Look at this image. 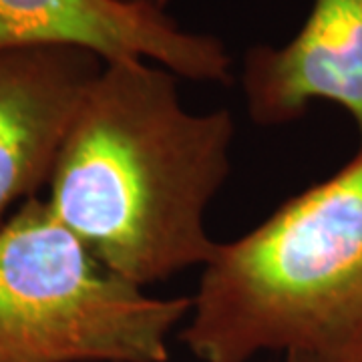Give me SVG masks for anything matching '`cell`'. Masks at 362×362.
Listing matches in <instances>:
<instances>
[{
    "label": "cell",
    "mask_w": 362,
    "mask_h": 362,
    "mask_svg": "<svg viewBox=\"0 0 362 362\" xmlns=\"http://www.w3.org/2000/svg\"><path fill=\"white\" fill-rule=\"evenodd\" d=\"M189 310L109 270L45 197L0 226V362H168Z\"/></svg>",
    "instance_id": "cell-3"
},
{
    "label": "cell",
    "mask_w": 362,
    "mask_h": 362,
    "mask_svg": "<svg viewBox=\"0 0 362 362\" xmlns=\"http://www.w3.org/2000/svg\"><path fill=\"white\" fill-rule=\"evenodd\" d=\"M177 75L149 61L105 63L73 117L47 206L133 284L206 266L207 209L232 169L228 109L189 111Z\"/></svg>",
    "instance_id": "cell-1"
},
{
    "label": "cell",
    "mask_w": 362,
    "mask_h": 362,
    "mask_svg": "<svg viewBox=\"0 0 362 362\" xmlns=\"http://www.w3.org/2000/svg\"><path fill=\"white\" fill-rule=\"evenodd\" d=\"M180 340L199 362H362V151L204 266Z\"/></svg>",
    "instance_id": "cell-2"
},
{
    "label": "cell",
    "mask_w": 362,
    "mask_h": 362,
    "mask_svg": "<svg viewBox=\"0 0 362 362\" xmlns=\"http://www.w3.org/2000/svg\"><path fill=\"white\" fill-rule=\"evenodd\" d=\"M105 61L73 47L0 51V226L49 183L66 129Z\"/></svg>",
    "instance_id": "cell-5"
},
{
    "label": "cell",
    "mask_w": 362,
    "mask_h": 362,
    "mask_svg": "<svg viewBox=\"0 0 362 362\" xmlns=\"http://www.w3.org/2000/svg\"><path fill=\"white\" fill-rule=\"evenodd\" d=\"M25 47L85 49L105 63L149 61L194 83L233 78L232 57L218 37L115 0H0V51Z\"/></svg>",
    "instance_id": "cell-4"
},
{
    "label": "cell",
    "mask_w": 362,
    "mask_h": 362,
    "mask_svg": "<svg viewBox=\"0 0 362 362\" xmlns=\"http://www.w3.org/2000/svg\"><path fill=\"white\" fill-rule=\"evenodd\" d=\"M115 2L125 4V6H135V8H147V11H156V13H165V8L173 0H115Z\"/></svg>",
    "instance_id": "cell-7"
},
{
    "label": "cell",
    "mask_w": 362,
    "mask_h": 362,
    "mask_svg": "<svg viewBox=\"0 0 362 362\" xmlns=\"http://www.w3.org/2000/svg\"><path fill=\"white\" fill-rule=\"evenodd\" d=\"M286 362H316V361H306V358H286Z\"/></svg>",
    "instance_id": "cell-8"
},
{
    "label": "cell",
    "mask_w": 362,
    "mask_h": 362,
    "mask_svg": "<svg viewBox=\"0 0 362 362\" xmlns=\"http://www.w3.org/2000/svg\"><path fill=\"white\" fill-rule=\"evenodd\" d=\"M240 81L254 123L286 125L328 101L354 121L362 151V0H314L286 45L244 54Z\"/></svg>",
    "instance_id": "cell-6"
}]
</instances>
